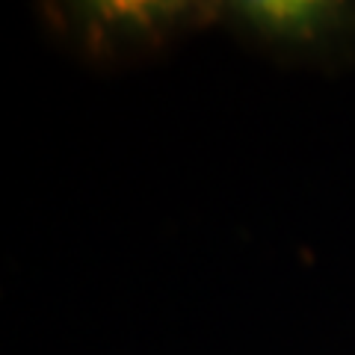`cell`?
<instances>
[{
    "instance_id": "6da1fadb",
    "label": "cell",
    "mask_w": 355,
    "mask_h": 355,
    "mask_svg": "<svg viewBox=\"0 0 355 355\" xmlns=\"http://www.w3.org/2000/svg\"><path fill=\"white\" fill-rule=\"evenodd\" d=\"M44 33L98 71H128L169 57L219 27L216 0H62L42 3Z\"/></svg>"
},
{
    "instance_id": "7a4b0ae2",
    "label": "cell",
    "mask_w": 355,
    "mask_h": 355,
    "mask_svg": "<svg viewBox=\"0 0 355 355\" xmlns=\"http://www.w3.org/2000/svg\"><path fill=\"white\" fill-rule=\"evenodd\" d=\"M216 30L282 69L335 74L355 62V0H225Z\"/></svg>"
}]
</instances>
